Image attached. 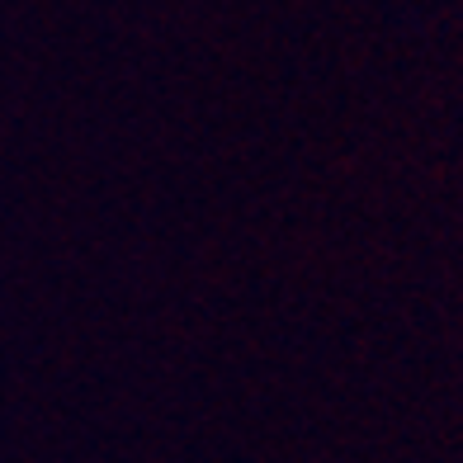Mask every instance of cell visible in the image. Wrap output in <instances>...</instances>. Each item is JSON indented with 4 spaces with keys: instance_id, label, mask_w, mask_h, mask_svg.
Wrapping results in <instances>:
<instances>
[]
</instances>
